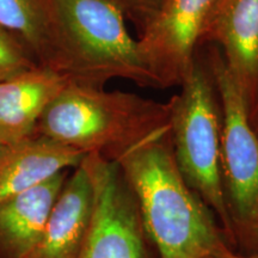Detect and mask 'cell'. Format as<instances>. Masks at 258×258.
<instances>
[{"mask_svg":"<svg viewBox=\"0 0 258 258\" xmlns=\"http://www.w3.org/2000/svg\"><path fill=\"white\" fill-rule=\"evenodd\" d=\"M160 258H208L234 250L217 217L186 183L170 128L117 161Z\"/></svg>","mask_w":258,"mask_h":258,"instance_id":"1","label":"cell"},{"mask_svg":"<svg viewBox=\"0 0 258 258\" xmlns=\"http://www.w3.org/2000/svg\"><path fill=\"white\" fill-rule=\"evenodd\" d=\"M47 50L43 67L67 83L104 88L114 79L157 89L138 38L115 0H43Z\"/></svg>","mask_w":258,"mask_h":258,"instance_id":"2","label":"cell"},{"mask_svg":"<svg viewBox=\"0 0 258 258\" xmlns=\"http://www.w3.org/2000/svg\"><path fill=\"white\" fill-rule=\"evenodd\" d=\"M169 128V101L67 83L42 114L35 135L117 163Z\"/></svg>","mask_w":258,"mask_h":258,"instance_id":"3","label":"cell"},{"mask_svg":"<svg viewBox=\"0 0 258 258\" xmlns=\"http://www.w3.org/2000/svg\"><path fill=\"white\" fill-rule=\"evenodd\" d=\"M169 99L173 154L186 183L217 217L231 246L237 244L221 177V108L214 77L201 47Z\"/></svg>","mask_w":258,"mask_h":258,"instance_id":"4","label":"cell"},{"mask_svg":"<svg viewBox=\"0 0 258 258\" xmlns=\"http://www.w3.org/2000/svg\"><path fill=\"white\" fill-rule=\"evenodd\" d=\"M221 108V177L238 252H243L258 222V137L249 104L226 67L220 50L203 44Z\"/></svg>","mask_w":258,"mask_h":258,"instance_id":"5","label":"cell"},{"mask_svg":"<svg viewBox=\"0 0 258 258\" xmlns=\"http://www.w3.org/2000/svg\"><path fill=\"white\" fill-rule=\"evenodd\" d=\"M83 160L95 183V208L79 258H160L118 164L97 153Z\"/></svg>","mask_w":258,"mask_h":258,"instance_id":"6","label":"cell"},{"mask_svg":"<svg viewBox=\"0 0 258 258\" xmlns=\"http://www.w3.org/2000/svg\"><path fill=\"white\" fill-rule=\"evenodd\" d=\"M217 2L164 0L139 35V47L157 89L179 86L184 79Z\"/></svg>","mask_w":258,"mask_h":258,"instance_id":"7","label":"cell"},{"mask_svg":"<svg viewBox=\"0 0 258 258\" xmlns=\"http://www.w3.org/2000/svg\"><path fill=\"white\" fill-rule=\"evenodd\" d=\"M220 50L249 108L258 91V0H218L200 46Z\"/></svg>","mask_w":258,"mask_h":258,"instance_id":"8","label":"cell"},{"mask_svg":"<svg viewBox=\"0 0 258 258\" xmlns=\"http://www.w3.org/2000/svg\"><path fill=\"white\" fill-rule=\"evenodd\" d=\"M95 208V183L82 159L64 180L37 243L24 258H79Z\"/></svg>","mask_w":258,"mask_h":258,"instance_id":"9","label":"cell"},{"mask_svg":"<svg viewBox=\"0 0 258 258\" xmlns=\"http://www.w3.org/2000/svg\"><path fill=\"white\" fill-rule=\"evenodd\" d=\"M66 84L40 64L0 79V141L12 147L34 137L42 114Z\"/></svg>","mask_w":258,"mask_h":258,"instance_id":"10","label":"cell"},{"mask_svg":"<svg viewBox=\"0 0 258 258\" xmlns=\"http://www.w3.org/2000/svg\"><path fill=\"white\" fill-rule=\"evenodd\" d=\"M84 156L41 135L10 147L0 159V202L40 185L62 171L74 169Z\"/></svg>","mask_w":258,"mask_h":258,"instance_id":"11","label":"cell"},{"mask_svg":"<svg viewBox=\"0 0 258 258\" xmlns=\"http://www.w3.org/2000/svg\"><path fill=\"white\" fill-rule=\"evenodd\" d=\"M69 171L0 202V258H24L41 237Z\"/></svg>","mask_w":258,"mask_h":258,"instance_id":"12","label":"cell"},{"mask_svg":"<svg viewBox=\"0 0 258 258\" xmlns=\"http://www.w3.org/2000/svg\"><path fill=\"white\" fill-rule=\"evenodd\" d=\"M0 25L43 66L47 50L43 0H0Z\"/></svg>","mask_w":258,"mask_h":258,"instance_id":"13","label":"cell"},{"mask_svg":"<svg viewBox=\"0 0 258 258\" xmlns=\"http://www.w3.org/2000/svg\"><path fill=\"white\" fill-rule=\"evenodd\" d=\"M35 66L38 63L27 48L0 25V74L10 76Z\"/></svg>","mask_w":258,"mask_h":258,"instance_id":"14","label":"cell"},{"mask_svg":"<svg viewBox=\"0 0 258 258\" xmlns=\"http://www.w3.org/2000/svg\"><path fill=\"white\" fill-rule=\"evenodd\" d=\"M127 21L134 24L139 35L143 32L159 11L164 0H115Z\"/></svg>","mask_w":258,"mask_h":258,"instance_id":"15","label":"cell"},{"mask_svg":"<svg viewBox=\"0 0 258 258\" xmlns=\"http://www.w3.org/2000/svg\"><path fill=\"white\" fill-rule=\"evenodd\" d=\"M249 118H250L251 127H252L253 132L258 137V91H257L256 97H254L253 102L251 103L249 108Z\"/></svg>","mask_w":258,"mask_h":258,"instance_id":"16","label":"cell"},{"mask_svg":"<svg viewBox=\"0 0 258 258\" xmlns=\"http://www.w3.org/2000/svg\"><path fill=\"white\" fill-rule=\"evenodd\" d=\"M258 252V222L257 225L254 226L252 232H251L249 241H247L246 247L243 252L240 253H257Z\"/></svg>","mask_w":258,"mask_h":258,"instance_id":"17","label":"cell"},{"mask_svg":"<svg viewBox=\"0 0 258 258\" xmlns=\"http://www.w3.org/2000/svg\"><path fill=\"white\" fill-rule=\"evenodd\" d=\"M208 258H258V252L257 253H240L235 250H227L224 251V252H220L218 254H214V256H211Z\"/></svg>","mask_w":258,"mask_h":258,"instance_id":"18","label":"cell"},{"mask_svg":"<svg viewBox=\"0 0 258 258\" xmlns=\"http://www.w3.org/2000/svg\"><path fill=\"white\" fill-rule=\"evenodd\" d=\"M9 150H10V147L6 146L5 144H3L2 141H0V159H2V158L4 157L6 153H8Z\"/></svg>","mask_w":258,"mask_h":258,"instance_id":"19","label":"cell"},{"mask_svg":"<svg viewBox=\"0 0 258 258\" xmlns=\"http://www.w3.org/2000/svg\"><path fill=\"white\" fill-rule=\"evenodd\" d=\"M10 76H11V74H10ZM5 77H8V76H4V74H0V79L5 78Z\"/></svg>","mask_w":258,"mask_h":258,"instance_id":"20","label":"cell"}]
</instances>
